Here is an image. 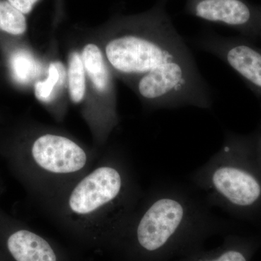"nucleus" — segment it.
<instances>
[{"label": "nucleus", "mask_w": 261, "mask_h": 261, "mask_svg": "<svg viewBox=\"0 0 261 261\" xmlns=\"http://www.w3.org/2000/svg\"><path fill=\"white\" fill-rule=\"evenodd\" d=\"M261 247L260 235L227 233L219 247L205 249L175 261H251Z\"/></svg>", "instance_id": "11"}, {"label": "nucleus", "mask_w": 261, "mask_h": 261, "mask_svg": "<svg viewBox=\"0 0 261 261\" xmlns=\"http://www.w3.org/2000/svg\"><path fill=\"white\" fill-rule=\"evenodd\" d=\"M168 2L157 0L152 8L138 14L116 15L101 29L106 61L115 77L128 86L193 57L168 15Z\"/></svg>", "instance_id": "3"}, {"label": "nucleus", "mask_w": 261, "mask_h": 261, "mask_svg": "<svg viewBox=\"0 0 261 261\" xmlns=\"http://www.w3.org/2000/svg\"><path fill=\"white\" fill-rule=\"evenodd\" d=\"M143 192L126 154L112 149L44 211L80 245L106 250Z\"/></svg>", "instance_id": "2"}, {"label": "nucleus", "mask_w": 261, "mask_h": 261, "mask_svg": "<svg viewBox=\"0 0 261 261\" xmlns=\"http://www.w3.org/2000/svg\"><path fill=\"white\" fill-rule=\"evenodd\" d=\"M200 192L162 184L143 192L106 250L116 261H175L204 248L208 239L232 233Z\"/></svg>", "instance_id": "1"}, {"label": "nucleus", "mask_w": 261, "mask_h": 261, "mask_svg": "<svg viewBox=\"0 0 261 261\" xmlns=\"http://www.w3.org/2000/svg\"><path fill=\"white\" fill-rule=\"evenodd\" d=\"M197 44L229 66L261 103V48L243 36L225 37L209 32L197 39Z\"/></svg>", "instance_id": "7"}, {"label": "nucleus", "mask_w": 261, "mask_h": 261, "mask_svg": "<svg viewBox=\"0 0 261 261\" xmlns=\"http://www.w3.org/2000/svg\"><path fill=\"white\" fill-rule=\"evenodd\" d=\"M19 11L24 15H29L40 0H8Z\"/></svg>", "instance_id": "15"}, {"label": "nucleus", "mask_w": 261, "mask_h": 261, "mask_svg": "<svg viewBox=\"0 0 261 261\" xmlns=\"http://www.w3.org/2000/svg\"><path fill=\"white\" fill-rule=\"evenodd\" d=\"M8 225L5 244L13 260L72 261L68 252L50 239L29 228Z\"/></svg>", "instance_id": "9"}, {"label": "nucleus", "mask_w": 261, "mask_h": 261, "mask_svg": "<svg viewBox=\"0 0 261 261\" xmlns=\"http://www.w3.org/2000/svg\"><path fill=\"white\" fill-rule=\"evenodd\" d=\"M194 187L211 207L246 221L261 218V166L254 134H226L221 149L192 173Z\"/></svg>", "instance_id": "5"}, {"label": "nucleus", "mask_w": 261, "mask_h": 261, "mask_svg": "<svg viewBox=\"0 0 261 261\" xmlns=\"http://www.w3.org/2000/svg\"><path fill=\"white\" fill-rule=\"evenodd\" d=\"M185 13L237 31L250 40L259 38L261 5L247 0H187Z\"/></svg>", "instance_id": "8"}, {"label": "nucleus", "mask_w": 261, "mask_h": 261, "mask_svg": "<svg viewBox=\"0 0 261 261\" xmlns=\"http://www.w3.org/2000/svg\"><path fill=\"white\" fill-rule=\"evenodd\" d=\"M10 68L15 82L20 85H32L45 74L47 63L27 49H19L10 57Z\"/></svg>", "instance_id": "12"}, {"label": "nucleus", "mask_w": 261, "mask_h": 261, "mask_svg": "<svg viewBox=\"0 0 261 261\" xmlns=\"http://www.w3.org/2000/svg\"><path fill=\"white\" fill-rule=\"evenodd\" d=\"M36 99L47 108L58 121H61L66 112L64 99L67 90L66 65L58 59L47 63L45 74L33 86Z\"/></svg>", "instance_id": "10"}, {"label": "nucleus", "mask_w": 261, "mask_h": 261, "mask_svg": "<svg viewBox=\"0 0 261 261\" xmlns=\"http://www.w3.org/2000/svg\"><path fill=\"white\" fill-rule=\"evenodd\" d=\"M67 90L70 102L82 111L87 101V77L80 49H72L66 63Z\"/></svg>", "instance_id": "13"}, {"label": "nucleus", "mask_w": 261, "mask_h": 261, "mask_svg": "<svg viewBox=\"0 0 261 261\" xmlns=\"http://www.w3.org/2000/svg\"><path fill=\"white\" fill-rule=\"evenodd\" d=\"M259 37L261 39V25H260V33H259Z\"/></svg>", "instance_id": "18"}, {"label": "nucleus", "mask_w": 261, "mask_h": 261, "mask_svg": "<svg viewBox=\"0 0 261 261\" xmlns=\"http://www.w3.org/2000/svg\"><path fill=\"white\" fill-rule=\"evenodd\" d=\"M80 51L87 77V101L81 111L96 147L100 148L119 123L115 75L100 44L86 42Z\"/></svg>", "instance_id": "6"}, {"label": "nucleus", "mask_w": 261, "mask_h": 261, "mask_svg": "<svg viewBox=\"0 0 261 261\" xmlns=\"http://www.w3.org/2000/svg\"><path fill=\"white\" fill-rule=\"evenodd\" d=\"M28 30L27 15L8 0H0V32L13 37H22Z\"/></svg>", "instance_id": "14"}, {"label": "nucleus", "mask_w": 261, "mask_h": 261, "mask_svg": "<svg viewBox=\"0 0 261 261\" xmlns=\"http://www.w3.org/2000/svg\"><path fill=\"white\" fill-rule=\"evenodd\" d=\"M63 0H56V20L58 21L63 15Z\"/></svg>", "instance_id": "17"}, {"label": "nucleus", "mask_w": 261, "mask_h": 261, "mask_svg": "<svg viewBox=\"0 0 261 261\" xmlns=\"http://www.w3.org/2000/svg\"><path fill=\"white\" fill-rule=\"evenodd\" d=\"M23 140L13 154V163L43 211L93 167L100 155L97 149L49 127L32 128Z\"/></svg>", "instance_id": "4"}, {"label": "nucleus", "mask_w": 261, "mask_h": 261, "mask_svg": "<svg viewBox=\"0 0 261 261\" xmlns=\"http://www.w3.org/2000/svg\"><path fill=\"white\" fill-rule=\"evenodd\" d=\"M253 134L255 156L259 164L261 166V123L258 129Z\"/></svg>", "instance_id": "16"}]
</instances>
